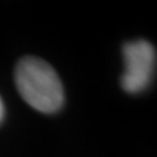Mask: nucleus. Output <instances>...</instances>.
<instances>
[{"label":"nucleus","instance_id":"obj_3","mask_svg":"<svg viewBox=\"0 0 157 157\" xmlns=\"http://www.w3.org/2000/svg\"><path fill=\"white\" fill-rule=\"evenodd\" d=\"M3 115H4V105H3L2 98H0V122L3 119Z\"/></svg>","mask_w":157,"mask_h":157},{"label":"nucleus","instance_id":"obj_2","mask_svg":"<svg viewBox=\"0 0 157 157\" xmlns=\"http://www.w3.org/2000/svg\"><path fill=\"white\" fill-rule=\"evenodd\" d=\"M124 72L122 85L124 90L137 93L149 85L155 70L156 52L153 46L147 41L127 43L123 48Z\"/></svg>","mask_w":157,"mask_h":157},{"label":"nucleus","instance_id":"obj_1","mask_svg":"<svg viewBox=\"0 0 157 157\" xmlns=\"http://www.w3.org/2000/svg\"><path fill=\"white\" fill-rule=\"evenodd\" d=\"M16 86L21 97L41 113H55L64 101L62 82L54 68L34 56L21 59L16 68Z\"/></svg>","mask_w":157,"mask_h":157}]
</instances>
